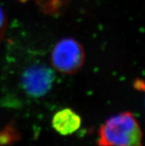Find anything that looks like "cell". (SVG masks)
<instances>
[{"instance_id": "cell-7", "label": "cell", "mask_w": 145, "mask_h": 146, "mask_svg": "<svg viewBox=\"0 0 145 146\" xmlns=\"http://www.w3.org/2000/svg\"><path fill=\"white\" fill-rule=\"evenodd\" d=\"M7 17L5 13V11L0 5V43L3 40L5 34L6 32V28H7Z\"/></svg>"}, {"instance_id": "cell-2", "label": "cell", "mask_w": 145, "mask_h": 146, "mask_svg": "<svg viewBox=\"0 0 145 146\" xmlns=\"http://www.w3.org/2000/svg\"><path fill=\"white\" fill-rule=\"evenodd\" d=\"M85 61L84 47L79 41L71 37L58 41L51 51L52 65L62 74L77 73L82 68Z\"/></svg>"}, {"instance_id": "cell-6", "label": "cell", "mask_w": 145, "mask_h": 146, "mask_svg": "<svg viewBox=\"0 0 145 146\" xmlns=\"http://www.w3.org/2000/svg\"><path fill=\"white\" fill-rule=\"evenodd\" d=\"M20 137L18 131L14 125H6L0 131V145H7L17 142Z\"/></svg>"}, {"instance_id": "cell-8", "label": "cell", "mask_w": 145, "mask_h": 146, "mask_svg": "<svg viewBox=\"0 0 145 146\" xmlns=\"http://www.w3.org/2000/svg\"><path fill=\"white\" fill-rule=\"evenodd\" d=\"M21 2H25V1H27V0H20Z\"/></svg>"}, {"instance_id": "cell-1", "label": "cell", "mask_w": 145, "mask_h": 146, "mask_svg": "<svg viewBox=\"0 0 145 146\" xmlns=\"http://www.w3.org/2000/svg\"><path fill=\"white\" fill-rule=\"evenodd\" d=\"M143 133L131 112L124 111L109 118L99 131V146H143Z\"/></svg>"}, {"instance_id": "cell-5", "label": "cell", "mask_w": 145, "mask_h": 146, "mask_svg": "<svg viewBox=\"0 0 145 146\" xmlns=\"http://www.w3.org/2000/svg\"><path fill=\"white\" fill-rule=\"evenodd\" d=\"M70 0H36L39 8L46 14L59 15L68 7Z\"/></svg>"}, {"instance_id": "cell-4", "label": "cell", "mask_w": 145, "mask_h": 146, "mask_svg": "<svg viewBox=\"0 0 145 146\" xmlns=\"http://www.w3.org/2000/svg\"><path fill=\"white\" fill-rule=\"evenodd\" d=\"M81 125V117L68 108L57 111L52 119L53 128L63 136L73 134L80 128Z\"/></svg>"}, {"instance_id": "cell-3", "label": "cell", "mask_w": 145, "mask_h": 146, "mask_svg": "<svg viewBox=\"0 0 145 146\" xmlns=\"http://www.w3.org/2000/svg\"><path fill=\"white\" fill-rule=\"evenodd\" d=\"M55 80V74L44 64H34L28 67L21 76L22 89L29 97L39 99L48 94Z\"/></svg>"}]
</instances>
